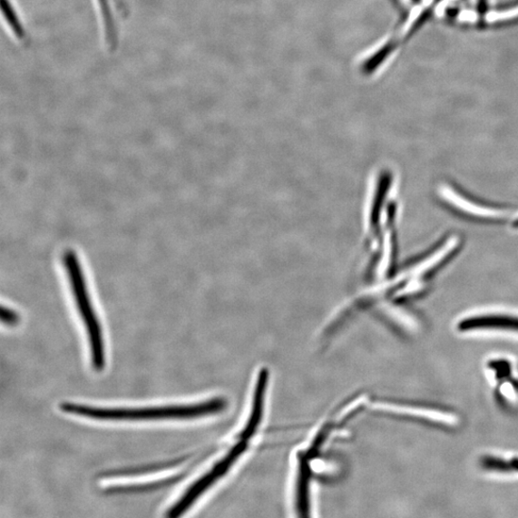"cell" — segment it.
<instances>
[{"instance_id": "6da1fadb", "label": "cell", "mask_w": 518, "mask_h": 518, "mask_svg": "<svg viewBox=\"0 0 518 518\" xmlns=\"http://www.w3.org/2000/svg\"><path fill=\"white\" fill-rule=\"evenodd\" d=\"M270 375L266 369H261L255 383L252 398H250L249 412L242 427L233 437L225 454L217 461L211 469L197 479L185 494L166 513L169 517H178L185 513L214 484L224 478L249 454L255 444L258 433L264 421L266 396L269 391Z\"/></svg>"}, {"instance_id": "52a82bcc", "label": "cell", "mask_w": 518, "mask_h": 518, "mask_svg": "<svg viewBox=\"0 0 518 518\" xmlns=\"http://www.w3.org/2000/svg\"><path fill=\"white\" fill-rule=\"evenodd\" d=\"M518 16V5L506 9L504 11H500L499 13H493L488 15V22L490 23H499V22H505Z\"/></svg>"}, {"instance_id": "277c9868", "label": "cell", "mask_w": 518, "mask_h": 518, "mask_svg": "<svg viewBox=\"0 0 518 518\" xmlns=\"http://www.w3.org/2000/svg\"><path fill=\"white\" fill-rule=\"evenodd\" d=\"M484 374L491 384L496 405L505 411H518L516 366L507 357H494L484 362Z\"/></svg>"}, {"instance_id": "7a4b0ae2", "label": "cell", "mask_w": 518, "mask_h": 518, "mask_svg": "<svg viewBox=\"0 0 518 518\" xmlns=\"http://www.w3.org/2000/svg\"><path fill=\"white\" fill-rule=\"evenodd\" d=\"M228 407V401L222 397H212L195 405L166 406L142 408H104L64 403L60 409L71 415L89 417L97 421L141 422L161 420H194L219 415Z\"/></svg>"}, {"instance_id": "ba28073f", "label": "cell", "mask_w": 518, "mask_h": 518, "mask_svg": "<svg viewBox=\"0 0 518 518\" xmlns=\"http://www.w3.org/2000/svg\"><path fill=\"white\" fill-rule=\"evenodd\" d=\"M3 322L8 326H14L19 322V316L15 311L9 308H3L2 312Z\"/></svg>"}, {"instance_id": "9c48e42d", "label": "cell", "mask_w": 518, "mask_h": 518, "mask_svg": "<svg viewBox=\"0 0 518 518\" xmlns=\"http://www.w3.org/2000/svg\"><path fill=\"white\" fill-rule=\"evenodd\" d=\"M514 226L518 228V220L514 223Z\"/></svg>"}, {"instance_id": "5b68a950", "label": "cell", "mask_w": 518, "mask_h": 518, "mask_svg": "<svg viewBox=\"0 0 518 518\" xmlns=\"http://www.w3.org/2000/svg\"><path fill=\"white\" fill-rule=\"evenodd\" d=\"M461 333L507 332L518 334V316L486 313L467 316L457 323Z\"/></svg>"}, {"instance_id": "8992f818", "label": "cell", "mask_w": 518, "mask_h": 518, "mask_svg": "<svg viewBox=\"0 0 518 518\" xmlns=\"http://www.w3.org/2000/svg\"><path fill=\"white\" fill-rule=\"evenodd\" d=\"M478 465L484 473L518 477V454H484L478 459Z\"/></svg>"}, {"instance_id": "3957f363", "label": "cell", "mask_w": 518, "mask_h": 518, "mask_svg": "<svg viewBox=\"0 0 518 518\" xmlns=\"http://www.w3.org/2000/svg\"><path fill=\"white\" fill-rule=\"evenodd\" d=\"M64 264L71 283L72 291L83 325L88 333L92 364L97 372L105 367V347L102 325L92 305L87 282L81 263L73 250L64 256Z\"/></svg>"}]
</instances>
